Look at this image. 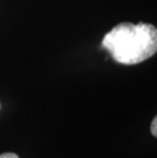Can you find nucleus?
<instances>
[{"instance_id": "obj_1", "label": "nucleus", "mask_w": 157, "mask_h": 158, "mask_svg": "<svg viewBox=\"0 0 157 158\" xmlns=\"http://www.w3.org/2000/svg\"><path fill=\"white\" fill-rule=\"evenodd\" d=\"M102 47L116 62L138 64L156 53L157 30L151 23H118L104 36Z\"/></svg>"}, {"instance_id": "obj_2", "label": "nucleus", "mask_w": 157, "mask_h": 158, "mask_svg": "<svg viewBox=\"0 0 157 158\" xmlns=\"http://www.w3.org/2000/svg\"><path fill=\"white\" fill-rule=\"evenodd\" d=\"M151 134L154 137H157V117L155 116L151 123Z\"/></svg>"}, {"instance_id": "obj_3", "label": "nucleus", "mask_w": 157, "mask_h": 158, "mask_svg": "<svg viewBox=\"0 0 157 158\" xmlns=\"http://www.w3.org/2000/svg\"><path fill=\"white\" fill-rule=\"evenodd\" d=\"M0 158H19V157L14 153H4L0 155Z\"/></svg>"}]
</instances>
